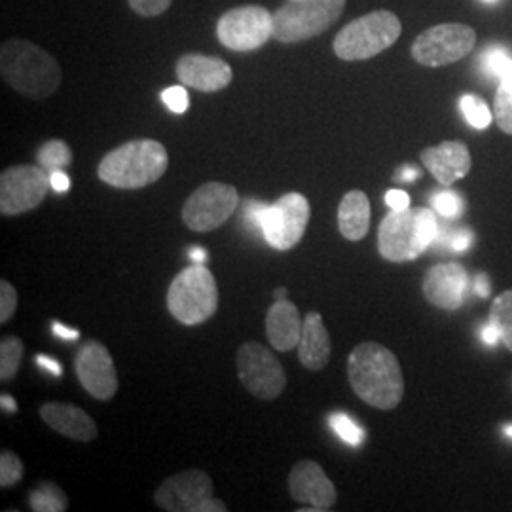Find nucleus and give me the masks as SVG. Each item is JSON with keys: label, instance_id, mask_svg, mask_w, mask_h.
<instances>
[{"label": "nucleus", "instance_id": "nucleus-1", "mask_svg": "<svg viewBox=\"0 0 512 512\" xmlns=\"http://www.w3.org/2000/svg\"><path fill=\"white\" fill-rule=\"evenodd\" d=\"M348 378L353 393L378 410H393L403 401L404 378L391 349L363 342L349 353Z\"/></svg>", "mask_w": 512, "mask_h": 512}, {"label": "nucleus", "instance_id": "nucleus-2", "mask_svg": "<svg viewBox=\"0 0 512 512\" xmlns=\"http://www.w3.org/2000/svg\"><path fill=\"white\" fill-rule=\"evenodd\" d=\"M0 73L10 88L35 101L54 95L63 78L54 57L23 38H10L2 44Z\"/></svg>", "mask_w": 512, "mask_h": 512}, {"label": "nucleus", "instance_id": "nucleus-3", "mask_svg": "<svg viewBox=\"0 0 512 512\" xmlns=\"http://www.w3.org/2000/svg\"><path fill=\"white\" fill-rule=\"evenodd\" d=\"M167 167L169 156L160 141L135 139L110 150L97 167V175L114 188L139 190L160 181Z\"/></svg>", "mask_w": 512, "mask_h": 512}, {"label": "nucleus", "instance_id": "nucleus-4", "mask_svg": "<svg viewBox=\"0 0 512 512\" xmlns=\"http://www.w3.org/2000/svg\"><path fill=\"white\" fill-rule=\"evenodd\" d=\"M439 238L437 213L427 207L391 211L378 228V251L387 262H410Z\"/></svg>", "mask_w": 512, "mask_h": 512}, {"label": "nucleus", "instance_id": "nucleus-5", "mask_svg": "<svg viewBox=\"0 0 512 512\" xmlns=\"http://www.w3.org/2000/svg\"><path fill=\"white\" fill-rule=\"evenodd\" d=\"M167 308L186 327L202 325L217 313L219 287L205 264H192L171 281Z\"/></svg>", "mask_w": 512, "mask_h": 512}, {"label": "nucleus", "instance_id": "nucleus-6", "mask_svg": "<svg viewBox=\"0 0 512 512\" xmlns=\"http://www.w3.org/2000/svg\"><path fill=\"white\" fill-rule=\"evenodd\" d=\"M403 33L393 12L376 10L348 23L334 38V54L342 61H365L393 46Z\"/></svg>", "mask_w": 512, "mask_h": 512}, {"label": "nucleus", "instance_id": "nucleus-7", "mask_svg": "<svg viewBox=\"0 0 512 512\" xmlns=\"http://www.w3.org/2000/svg\"><path fill=\"white\" fill-rule=\"evenodd\" d=\"M346 0H289L274 14V38L285 44L319 37L342 16Z\"/></svg>", "mask_w": 512, "mask_h": 512}, {"label": "nucleus", "instance_id": "nucleus-8", "mask_svg": "<svg viewBox=\"0 0 512 512\" xmlns=\"http://www.w3.org/2000/svg\"><path fill=\"white\" fill-rule=\"evenodd\" d=\"M236 366L239 382L260 401H274L287 387V374L279 359L258 342H247L238 349Z\"/></svg>", "mask_w": 512, "mask_h": 512}, {"label": "nucleus", "instance_id": "nucleus-9", "mask_svg": "<svg viewBox=\"0 0 512 512\" xmlns=\"http://www.w3.org/2000/svg\"><path fill=\"white\" fill-rule=\"evenodd\" d=\"M50 188V173L40 165L8 167L0 175V213L16 217L37 209Z\"/></svg>", "mask_w": 512, "mask_h": 512}, {"label": "nucleus", "instance_id": "nucleus-10", "mask_svg": "<svg viewBox=\"0 0 512 512\" xmlns=\"http://www.w3.org/2000/svg\"><path fill=\"white\" fill-rule=\"evenodd\" d=\"M217 37L234 52L258 50L274 37V14L256 4L228 10L217 23Z\"/></svg>", "mask_w": 512, "mask_h": 512}, {"label": "nucleus", "instance_id": "nucleus-11", "mask_svg": "<svg viewBox=\"0 0 512 512\" xmlns=\"http://www.w3.org/2000/svg\"><path fill=\"white\" fill-rule=\"evenodd\" d=\"M473 27L461 23H444L423 31L412 44V57L423 67L452 65L475 48Z\"/></svg>", "mask_w": 512, "mask_h": 512}, {"label": "nucleus", "instance_id": "nucleus-12", "mask_svg": "<svg viewBox=\"0 0 512 512\" xmlns=\"http://www.w3.org/2000/svg\"><path fill=\"white\" fill-rule=\"evenodd\" d=\"M238 205L236 186L205 183L184 202L181 217L192 232H213L236 213Z\"/></svg>", "mask_w": 512, "mask_h": 512}, {"label": "nucleus", "instance_id": "nucleus-13", "mask_svg": "<svg viewBox=\"0 0 512 512\" xmlns=\"http://www.w3.org/2000/svg\"><path fill=\"white\" fill-rule=\"evenodd\" d=\"M310 202L306 196L291 192L281 196L270 205L264 241L275 251H289L304 238V232L310 222Z\"/></svg>", "mask_w": 512, "mask_h": 512}, {"label": "nucleus", "instance_id": "nucleus-14", "mask_svg": "<svg viewBox=\"0 0 512 512\" xmlns=\"http://www.w3.org/2000/svg\"><path fill=\"white\" fill-rule=\"evenodd\" d=\"M211 476L200 469L169 476L154 494V503L167 512H198L203 501L213 497Z\"/></svg>", "mask_w": 512, "mask_h": 512}, {"label": "nucleus", "instance_id": "nucleus-15", "mask_svg": "<svg viewBox=\"0 0 512 512\" xmlns=\"http://www.w3.org/2000/svg\"><path fill=\"white\" fill-rule=\"evenodd\" d=\"M76 376L82 387L97 401H109L118 391V374L109 349L101 342H86L74 359Z\"/></svg>", "mask_w": 512, "mask_h": 512}, {"label": "nucleus", "instance_id": "nucleus-16", "mask_svg": "<svg viewBox=\"0 0 512 512\" xmlns=\"http://www.w3.org/2000/svg\"><path fill=\"white\" fill-rule=\"evenodd\" d=\"M289 490L296 503L310 505L300 509V512L330 511L338 499L332 480L323 471V467L311 459H302L291 469Z\"/></svg>", "mask_w": 512, "mask_h": 512}, {"label": "nucleus", "instance_id": "nucleus-17", "mask_svg": "<svg viewBox=\"0 0 512 512\" xmlns=\"http://www.w3.org/2000/svg\"><path fill=\"white\" fill-rule=\"evenodd\" d=\"M469 287L467 270L458 262H440L433 266L421 283L423 296L440 310H458L465 302Z\"/></svg>", "mask_w": 512, "mask_h": 512}, {"label": "nucleus", "instance_id": "nucleus-18", "mask_svg": "<svg viewBox=\"0 0 512 512\" xmlns=\"http://www.w3.org/2000/svg\"><path fill=\"white\" fill-rule=\"evenodd\" d=\"M177 78L186 88L198 92L215 93L230 86L232 67L213 55L186 54L177 61Z\"/></svg>", "mask_w": 512, "mask_h": 512}, {"label": "nucleus", "instance_id": "nucleus-19", "mask_svg": "<svg viewBox=\"0 0 512 512\" xmlns=\"http://www.w3.org/2000/svg\"><path fill=\"white\" fill-rule=\"evenodd\" d=\"M421 164L442 186H452L465 179L471 171V152L461 141H444L439 147L425 148Z\"/></svg>", "mask_w": 512, "mask_h": 512}, {"label": "nucleus", "instance_id": "nucleus-20", "mask_svg": "<svg viewBox=\"0 0 512 512\" xmlns=\"http://www.w3.org/2000/svg\"><path fill=\"white\" fill-rule=\"evenodd\" d=\"M40 418L52 427L55 433L76 440L92 442L97 437L95 421L78 406L65 403H46L40 408Z\"/></svg>", "mask_w": 512, "mask_h": 512}, {"label": "nucleus", "instance_id": "nucleus-21", "mask_svg": "<svg viewBox=\"0 0 512 512\" xmlns=\"http://www.w3.org/2000/svg\"><path fill=\"white\" fill-rule=\"evenodd\" d=\"M304 329V319L289 298L275 300L266 313V336L272 348L285 353L298 348Z\"/></svg>", "mask_w": 512, "mask_h": 512}, {"label": "nucleus", "instance_id": "nucleus-22", "mask_svg": "<svg viewBox=\"0 0 512 512\" xmlns=\"http://www.w3.org/2000/svg\"><path fill=\"white\" fill-rule=\"evenodd\" d=\"M330 353H332V344H330L329 330L325 327V321L321 313L310 311L304 317V329L298 344V359L304 368L317 372L329 365Z\"/></svg>", "mask_w": 512, "mask_h": 512}, {"label": "nucleus", "instance_id": "nucleus-23", "mask_svg": "<svg viewBox=\"0 0 512 512\" xmlns=\"http://www.w3.org/2000/svg\"><path fill=\"white\" fill-rule=\"evenodd\" d=\"M338 230L348 241H361L370 230V200L365 192L351 190L338 205Z\"/></svg>", "mask_w": 512, "mask_h": 512}, {"label": "nucleus", "instance_id": "nucleus-24", "mask_svg": "<svg viewBox=\"0 0 512 512\" xmlns=\"http://www.w3.org/2000/svg\"><path fill=\"white\" fill-rule=\"evenodd\" d=\"M29 505L35 512H65L69 509V499L54 482H40L29 494Z\"/></svg>", "mask_w": 512, "mask_h": 512}, {"label": "nucleus", "instance_id": "nucleus-25", "mask_svg": "<svg viewBox=\"0 0 512 512\" xmlns=\"http://www.w3.org/2000/svg\"><path fill=\"white\" fill-rule=\"evenodd\" d=\"M495 122L505 133L512 135V63L499 78L494 101Z\"/></svg>", "mask_w": 512, "mask_h": 512}, {"label": "nucleus", "instance_id": "nucleus-26", "mask_svg": "<svg viewBox=\"0 0 512 512\" xmlns=\"http://www.w3.org/2000/svg\"><path fill=\"white\" fill-rule=\"evenodd\" d=\"M25 355V346L18 336H4L0 340V382L6 384L16 378Z\"/></svg>", "mask_w": 512, "mask_h": 512}, {"label": "nucleus", "instance_id": "nucleus-27", "mask_svg": "<svg viewBox=\"0 0 512 512\" xmlns=\"http://www.w3.org/2000/svg\"><path fill=\"white\" fill-rule=\"evenodd\" d=\"M37 162L48 173L63 171L73 162V152L65 141L52 139V141H46L42 147L38 148Z\"/></svg>", "mask_w": 512, "mask_h": 512}, {"label": "nucleus", "instance_id": "nucleus-28", "mask_svg": "<svg viewBox=\"0 0 512 512\" xmlns=\"http://www.w3.org/2000/svg\"><path fill=\"white\" fill-rule=\"evenodd\" d=\"M490 323L499 330L505 348L512 351V289L495 296L490 310Z\"/></svg>", "mask_w": 512, "mask_h": 512}, {"label": "nucleus", "instance_id": "nucleus-29", "mask_svg": "<svg viewBox=\"0 0 512 512\" xmlns=\"http://www.w3.org/2000/svg\"><path fill=\"white\" fill-rule=\"evenodd\" d=\"M459 109L463 118L469 122V126L475 129L490 128V124L494 122V114L488 109V105L476 97L473 93H467L461 97L459 101Z\"/></svg>", "mask_w": 512, "mask_h": 512}, {"label": "nucleus", "instance_id": "nucleus-30", "mask_svg": "<svg viewBox=\"0 0 512 512\" xmlns=\"http://www.w3.org/2000/svg\"><path fill=\"white\" fill-rule=\"evenodd\" d=\"M330 429L349 446H361L365 440V431L344 412H334L329 418Z\"/></svg>", "mask_w": 512, "mask_h": 512}, {"label": "nucleus", "instance_id": "nucleus-31", "mask_svg": "<svg viewBox=\"0 0 512 512\" xmlns=\"http://www.w3.org/2000/svg\"><path fill=\"white\" fill-rule=\"evenodd\" d=\"M480 69L486 76H494V78H501L503 73L509 69L512 63V57L505 48L501 46H492L488 48L484 54L480 55Z\"/></svg>", "mask_w": 512, "mask_h": 512}, {"label": "nucleus", "instance_id": "nucleus-32", "mask_svg": "<svg viewBox=\"0 0 512 512\" xmlns=\"http://www.w3.org/2000/svg\"><path fill=\"white\" fill-rule=\"evenodd\" d=\"M433 211L442 219H458L465 209L461 196L454 190H440L431 198Z\"/></svg>", "mask_w": 512, "mask_h": 512}, {"label": "nucleus", "instance_id": "nucleus-33", "mask_svg": "<svg viewBox=\"0 0 512 512\" xmlns=\"http://www.w3.org/2000/svg\"><path fill=\"white\" fill-rule=\"evenodd\" d=\"M23 461L10 450H4L0 454V486L6 490V488H12L19 484V480L23 478Z\"/></svg>", "mask_w": 512, "mask_h": 512}, {"label": "nucleus", "instance_id": "nucleus-34", "mask_svg": "<svg viewBox=\"0 0 512 512\" xmlns=\"http://www.w3.org/2000/svg\"><path fill=\"white\" fill-rule=\"evenodd\" d=\"M268 211L270 205L258 200H249L245 209H243V222L247 226L249 232L253 234H260L264 239V228H266V219H268Z\"/></svg>", "mask_w": 512, "mask_h": 512}, {"label": "nucleus", "instance_id": "nucleus-35", "mask_svg": "<svg viewBox=\"0 0 512 512\" xmlns=\"http://www.w3.org/2000/svg\"><path fill=\"white\" fill-rule=\"evenodd\" d=\"M18 308V291L6 279L0 281V323H8Z\"/></svg>", "mask_w": 512, "mask_h": 512}, {"label": "nucleus", "instance_id": "nucleus-36", "mask_svg": "<svg viewBox=\"0 0 512 512\" xmlns=\"http://www.w3.org/2000/svg\"><path fill=\"white\" fill-rule=\"evenodd\" d=\"M162 101H164L165 107L175 114H184L190 107V97L183 86H171L164 90Z\"/></svg>", "mask_w": 512, "mask_h": 512}, {"label": "nucleus", "instance_id": "nucleus-37", "mask_svg": "<svg viewBox=\"0 0 512 512\" xmlns=\"http://www.w3.org/2000/svg\"><path fill=\"white\" fill-rule=\"evenodd\" d=\"M129 8L143 16V18H156L162 16L165 10L171 6L173 0H128Z\"/></svg>", "mask_w": 512, "mask_h": 512}, {"label": "nucleus", "instance_id": "nucleus-38", "mask_svg": "<svg viewBox=\"0 0 512 512\" xmlns=\"http://www.w3.org/2000/svg\"><path fill=\"white\" fill-rule=\"evenodd\" d=\"M446 243H448V247H450L452 251L463 253V251H467V249L471 247V243H473V232H471V230H458L456 234L448 236Z\"/></svg>", "mask_w": 512, "mask_h": 512}, {"label": "nucleus", "instance_id": "nucleus-39", "mask_svg": "<svg viewBox=\"0 0 512 512\" xmlns=\"http://www.w3.org/2000/svg\"><path fill=\"white\" fill-rule=\"evenodd\" d=\"M385 203L391 211H406L410 207V196L404 190H389L385 194Z\"/></svg>", "mask_w": 512, "mask_h": 512}, {"label": "nucleus", "instance_id": "nucleus-40", "mask_svg": "<svg viewBox=\"0 0 512 512\" xmlns=\"http://www.w3.org/2000/svg\"><path fill=\"white\" fill-rule=\"evenodd\" d=\"M50 183H52V190L59 192V194L71 190V179H69V175L65 171L50 173Z\"/></svg>", "mask_w": 512, "mask_h": 512}, {"label": "nucleus", "instance_id": "nucleus-41", "mask_svg": "<svg viewBox=\"0 0 512 512\" xmlns=\"http://www.w3.org/2000/svg\"><path fill=\"white\" fill-rule=\"evenodd\" d=\"M52 332H54L57 338H61V340H67V342H74V340H78L80 338V332L76 329H71V327H65L63 323H59V321H54V325H52Z\"/></svg>", "mask_w": 512, "mask_h": 512}, {"label": "nucleus", "instance_id": "nucleus-42", "mask_svg": "<svg viewBox=\"0 0 512 512\" xmlns=\"http://www.w3.org/2000/svg\"><path fill=\"white\" fill-rule=\"evenodd\" d=\"M395 179L401 181V183H414V181L421 179V171L418 167H414V165H404V167L399 169Z\"/></svg>", "mask_w": 512, "mask_h": 512}, {"label": "nucleus", "instance_id": "nucleus-43", "mask_svg": "<svg viewBox=\"0 0 512 512\" xmlns=\"http://www.w3.org/2000/svg\"><path fill=\"white\" fill-rule=\"evenodd\" d=\"M37 365L42 368V370H46V372H50V374H54V376H61L63 374V370H61V365L52 359V357H48V355H37Z\"/></svg>", "mask_w": 512, "mask_h": 512}, {"label": "nucleus", "instance_id": "nucleus-44", "mask_svg": "<svg viewBox=\"0 0 512 512\" xmlns=\"http://www.w3.org/2000/svg\"><path fill=\"white\" fill-rule=\"evenodd\" d=\"M480 338L486 346H497V342H501V336H499V330L495 329L492 323H488L482 332H480Z\"/></svg>", "mask_w": 512, "mask_h": 512}, {"label": "nucleus", "instance_id": "nucleus-45", "mask_svg": "<svg viewBox=\"0 0 512 512\" xmlns=\"http://www.w3.org/2000/svg\"><path fill=\"white\" fill-rule=\"evenodd\" d=\"M475 293L482 298H488L490 296V281H488V275H476L475 279Z\"/></svg>", "mask_w": 512, "mask_h": 512}, {"label": "nucleus", "instance_id": "nucleus-46", "mask_svg": "<svg viewBox=\"0 0 512 512\" xmlns=\"http://www.w3.org/2000/svg\"><path fill=\"white\" fill-rule=\"evenodd\" d=\"M188 256H190V260H192L194 264H205L207 258H209L207 251L202 249V247H192V249L188 251Z\"/></svg>", "mask_w": 512, "mask_h": 512}, {"label": "nucleus", "instance_id": "nucleus-47", "mask_svg": "<svg viewBox=\"0 0 512 512\" xmlns=\"http://www.w3.org/2000/svg\"><path fill=\"white\" fill-rule=\"evenodd\" d=\"M0 406H2V410L8 412V414H16V412H18V404L14 401V397H10V395H2V397H0Z\"/></svg>", "mask_w": 512, "mask_h": 512}, {"label": "nucleus", "instance_id": "nucleus-48", "mask_svg": "<svg viewBox=\"0 0 512 512\" xmlns=\"http://www.w3.org/2000/svg\"><path fill=\"white\" fill-rule=\"evenodd\" d=\"M274 298L275 300H285V298H287V289H285V287H279V289H275Z\"/></svg>", "mask_w": 512, "mask_h": 512}, {"label": "nucleus", "instance_id": "nucleus-49", "mask_svg": "<svg viewBox=\"0 0 512 512\" xmlns=\"http://www.w3.org/2000/svg\"><path fill=\"white\" fill-rule=\"evenodd\" d=\"M505 433H507V435H509V437H511L512 439V425H509V427H505Z\"/></svg>", "mask_w": 512, "mask_h": 512}, {"label": "nucleus", "instance_id": "nucleus-50", "mask_svg": "<svg viewBox=\"0 0 512 512\" xmlns=\"http://www.w3.org/2000/svg\"><path fill=\"white\" fill-rule=\"evenodd\" d=\"M482 2H486V4H495V2H499V0H482Z\"/></svg>", "mask_w": 512, "mask_h": 512}]
</instances>
